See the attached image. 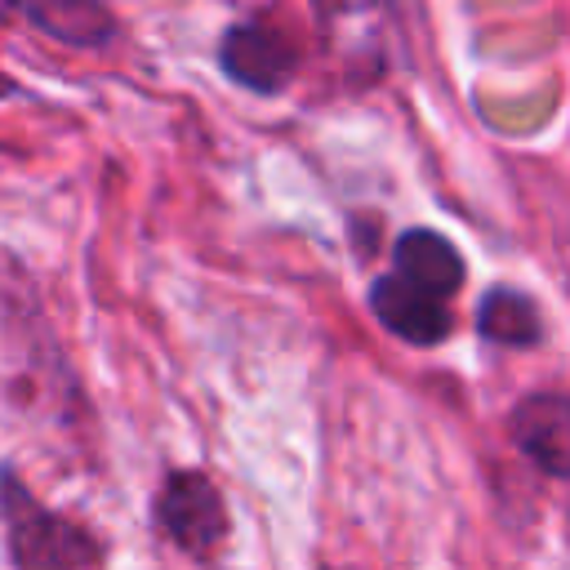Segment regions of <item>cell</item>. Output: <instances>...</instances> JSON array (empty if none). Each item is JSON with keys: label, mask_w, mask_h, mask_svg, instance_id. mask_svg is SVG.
I'll return each mask as SVG.
<instances>
[{"label": "cell", "mask_w": 570, "mask_h": 570, "mask_svg": "<svg viewBox=\"0 0 570 570\" xmlns=\"http://www.w3.org/2000/svg\"><path fill=\"white\" fill-rule=\"evenodd\" d=\"M9 499V561L13 566H98L102 548L67 517H53L45 508H36L22 490H13V481H4Z\"/></svg>", "instance_id": "obj_1"}, {"label": "cell", "mask_w": 570, "mask_h": 570, "mask_svg": "<svg viewBox=\"0 0 570 570\" xmlns=\"http://www.w3.org/2000/svg\"><path fill=\"white\" fill-rule=\"evenodd\" d=\"M156 521L160 530L169 534V543H178L183 552L191 557H205L214 552L223 539H227V508H223V494L209 476L200 472H174L165 485H160V499H156Z\"/></svg>", "instance_id": "obj_2"}, {"label": "cell", "mask_w": 570, "mask_h": 570, "mask_svg": "<svg viewBox=\"0 0 570 570\" xmlns=\"http://www.w3.org/2000/svg\"><path fill=\"white\" fill-rule=\"evenodd\" d=\"M218 62L232 85L254 94H281L294 76V49L289 40L267 22H236L227 27L218 45Z\"/></svg>", "instance_id": "obj_3"}, {"label": "cell", "mask_w": 570, "mask_h": 570, "mask_svg": "<svg viewBox=\"0 0 570 570\" xmlns=\"http://www.w3.org/2000/svg\"><path fill=\"white\" fill-rule=\"evenodd\" d=\"M370 312L379 316L383 330H392L396 338H405V343H414V347L441 343V338L450 334V325H454L445 298H436V294L410 285V281L396 276V272H392V276H379V281L370 285Z\"/></svg>", "instance_id": "obj_4"}, {"label": "cell", "mask_w": 570, "mask_h": 570, "mask_svg": "<svg viewBox=\"0 0 570 570\" xmlns=\"http://www.w3.org/2000/svg\"><path fill=\"white\" fill-rule=\"evenodd\" d=\"M517 450L543 468L548 476H566L570 468V401L561 392H534L512 410Z\"/></svg>", "instance_id": "obj_5"}, {"label": "cell", "mask_w": 570, "mask_h": 570, "mask_svg": "<svg viewBox=\"0 0 570 570\" xmlns=\"http://www.w3.org/2000/svg\"><path fill=\"white\" fill-rule=\"evenodd\" d=\"M18 18H27L36 31L76 45V49H98L111 40L116 22L98 0H4Z\"/></svg>", "instance_id": "obj_6"}, {"label": "cell", "mask_w": 570, "mask_h": 570, "mask_svg": "<svg viewBox=\"0 0 570 570\" xmlns=\"http://www.w3.org/2000/svg\"><path fill=\"white\" fill-rule=\"evenodd\" d=\"M392 258H396V276H405L410 285H419V289H428L436 298H450L463 285V258H459V249L445 236L428 232V227L401 232L396 245H392Z\"/></svg>", "instance_id": "obj_7"}, {"label": "cell", "mask_w": 570, "mask_h": 570, "mask_svg": "<svg viewBox=\"0 0 570 570\" xmlns=\"http://www.w3.org/2000/svg\"><path fill=\"white\" fill-rule=\"evenodd\" d=\"M476 330L490 343H503V347H530L543 334L539 330V307L521 289H490L476 307Z\"/></svg>", "instance_id": "obj_8"}]
</instances>
